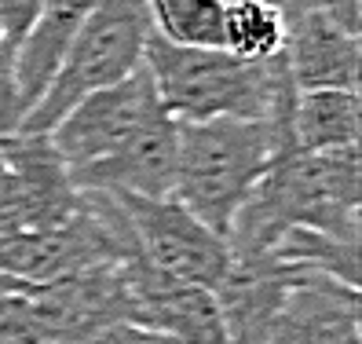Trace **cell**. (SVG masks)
Segmentation results:
<instances>
[{"mask_svg": "<svg viewBox=\"0 0 362 344\" xmlns=\"http://www.w3.org/2000/svg\"><path fill=\"white\" fill-rule=\"evenodd\" d=\"M26 114L30 106L18 92V77H15V48L0 45V139L23 132Z\"/></svg>", "mask_w": 362, "mask_h": 344, "instance_id": "cell-19", "label": "cell"}, {"mask_svg": "<svg viewBox=\"0 0 362 344\" xmlns=\"http://www.w3.org/2000/svg\"><path fill=\"white\" fill-rule=\"evenodd\" d=\"M92 344H180L165 333H154L146 326H136V322H121V326H110L106 333H99Z\"/></svg>", "mask_w": 362, "mask_h": 344, "instance_id": "cell-21", "label": "cell"}, {"mask_svg": "<svg viewBox=\"0 0 362 344\" xmlns=\"http://www.w3.org/2000/svg\"><path fill=\"white\" fill-rule=\"evenodd\" d=\"M121 209L124 224L132 231L136 253L151 268L187 278L194 286L216 293L230 275V246L216 231H209L194 212L183 209L173 195L168 198H136V195H110Z\"/></svg>", "mask_w": 362, "mask_h": 344, "instance_id": "cell-6", "label": "cell"}, {"mask_svg": "<svg viewBox=\"0 0 362 344\" xmlns=\"http://www.w3.org/2000/svg\"><path fill=\"white\" fill-rule=\"evenodd\" d=\"M151 33L154 30L143 0H95V8L88 11L81 33L74 37L66 59H62L52 88L26 114L23 132L48 136L84 96L139 74Z\"/></svg>", "mask_w": 362, "mask_h": 344, "instance_id": "cell-4", "label": "cell"}, {"mask_svg": "<svg viewBox=\"0 0 362 344\" xmlns=\"http://www.w3.org/2000/svg\"><path fill=\"white\" fill-rule=\"evenodd\" d=\"M0 344H48L33 304L11 286H0Z\"/></svg>", "mask_w": 362, "mask_h": 344, "instance_id": "cell-18", "label": "cell"}, {"mask_svg": "<svg viewBox=\"0 0 362 344\" xmlns=\"http://www.w3.org/2000/svg\"><path fill=\"white\" fill-rule=\"evenodd\" d=\"M286 70L296 92L337 88L358 92L362 74V40L358 33L340 30L318 8L296 15L286 23Z\"/></svg>", "mask_w": 362, "mask_h": 344, "instance_id": "cell-11", "label": "cell"}, {"mask_svg": "<svg viewBox=\"0 0 362 344\" xmlns=\"http://www.w3.org/2000/svg\"><path fill=\"white\" fill-rule=\"evenodd\" d=\"M18 289L37 311L48 344H92L110 326L129 322V286H124V264L84 268L66 278L45 286L26 282H0Z\"/></svg>", "mask_w": 362, "mask_h": 344, "instance_id": "cell-7", "label": "cell"}, {"mask_svg": "<svg viewBox=\"0 0 362 344\" xmlns=\"http://www.w3.org/2000/svg\"><path fill=\"white\" fill-rule=\"evenodd\" d=\"M267 344H362L358 289L326 275H300L282 297Z\"/></svg>", "mask_w": 362, "mask_h": 344, "instance_id": "cell-12", "label": "cell"}, {"mask_svg": "<svg viewBox=\"0 0 362 344\" xmlns=\"http://www.w3.org/2000/svg\"><path fill=\"white\" fill-rule=\"evenodd\" d=\"M143 67L165 114L180 125L271 121L289 114L296 99L286 55L245 62L223 48H180L151 33Z\"/></svg>", "mask_w": 362, "mask_h": 344, "instance_id": "cell-2", "label": "cell"}, {"mask_svg": "<svg viewBox=\"0 0 362 344\" xmlns=\"http://www.w3.org/2000/svg\"><path fill=\"white\" fill-rule=\"evenodd\" d=\"M129 322L165 333L180 344H223V315L212 289L151 268L143 256L124 260Z\"/></svg>", "mask_w": 362, "mask_h": 344, "instance_id": "cell-9", "label": "cell"}, {"mask_svg": "<svg viewBox=\"0 0 362 344\" xmlns=\"http://www.w3.org/2000/svg\"><path fill=\"white\" fill-rule=\"evenodd\" d=\"M176 158H180V121L168 117L165 106L158 103L110 158L84 165L70 176L81 190H99V195L168 198L176 187Z\"/></svg>", "mask_w": 362, "mask_h": 344, "instance_id": "cell-10", "label": "cell"}, {"mask_svg": "<svg viewBox=\"0 0 362 344\" xmlns=\"http://www.w3.org/2000/svg\"><path fill=\"white\" fill-rule=\"evenodd\" d=\"M296 278L300 271L274 260H234L230 275L216 289L223 315V344H267L282 297Z\"/></svg>", "mask_w": 362, "mask_h": 344, "instance_id": "cell-13", "label": "cell"}, {"mask_svg": "<svg viewBox=\"0 0 362 344\" xmlns=\"http://www.w3.org/2000/svg\"><path fill=\"white\" fill-rule=\"evenodd\" d=\"M293 147L289 114L271 121H202L180 125V158L173 198L216 231L230 234V224L249 195L271 172L274 158Z\"/></svg>", "mask_w": 362, "mask_h": 344, "instance_id": "cell-3", "label": "cell"}, {"mask_svg": "<svg viewBox=\"0 0 362 344\" xmlns=\"http://www.w3.org/2000/svg\"><path fill=\"white\" fill-rule=\"evenodd\" d=\"M154 106H158V92L151 84V74L143 67L129 81L84 96L48 132V139L59 150V158L66 161V168L77 172L92 161L110 158Z\"/></svg>", "mask_w": 362, "mask_h": 344, "instance_id": "cell-8", "label": "cell"}, {"mask_svg": "<svg viewBox=\"0 0 362 344\" xmlns=\"http://www.w3.org/2000/svg\"><path fill=\"white\" fill-rule=\"evenodd\" d=\"M154 37L180 48H223L227 0H143Z\"/></svg>", "mask_w": 362, "mask_h": 344, "instance_id": "cell-17", "label": "cell"}, {"mask_svg": "<svg viewBox=\"0 0 362 344\" xmlns=\"http://www.w3.org/2000/svg\"><path fill=\"white\" fill-rule=\"evenodd\" d=\"M92 8H95V0H45V4H40V15L26 30L23 45L15 48L18 92H23L30 110L52 88L62 59H66L74 37L81 33V26H84V18H88Z\"/></svg>", "mask_w": 362, "mask_h": 344, "instance_id": "cell-14", "label": "cell"}, {"mask_svg": "<svg viewBox=\"0 0 362 344\" xmlns=\"http://www.w3.org/2000/svg\"><path fill=\"white\" fill-rule=\"evenodd\" d=\"M223 52L245 62H267L286 52V15L264 0H227Z\"/></svg>", "mask_w": 362, "mask_h": 344, "instance_id": "cell-16", "label": "cell"}, {"mask_svg": "<svg viewBox=\"0 0 362 344\" xmlns=\"http://www.w3.org/2000/svg\"><path fill=\"white\" fill-rule=\"evenodd\" d=\"M289 132H293V147L304 150V154L358 147V132H362L358 92H337V88L296 92L289 110Z\"/></svg>", "mask_w": 362, "mask_h": 344, "instance_id": "cell-15", "label": "cell"}, {"mask_svg": "<svg viewBox=\"0 0 362 344\" xmlns=\"http://www.w3.org/2000/svg\"><path fill=\"white\" fill-rule=\"evenodd\" d=\"M45 0H0V45L18 48Z\"/></svg>", "mask_w": 362, "mask_h": 344, "instance_id": "cell-20", "label": "cell"}, {"mask_svg": "<svg viewBox=\"0 0 362 344\" xmlns=\"http://www.w3.org/2000/svg\"><path fill=\"white\" fill-rule=\"evenodd\" d=\"M264 4H271V8H279V11L286 15V23H289V18H296V15H304V11H311L315 4H322V0H264Z\"/></svg>", "mask_w": 362, "mask_h": 344, "instance_id": "cell-22", "label": "cell"}, {"mask_svg": "<svg viewBox=\"0 0 362 344\" xmlns=\"http://www.w3.org/2000/svg\"><path fill=\"white\" fill-rule=\"evenodd\" d=\"M81 209L66 224L0 234V282L45 286L84 268L124 264L136 256L132 231L117 202L99 190H81Z\"/></svg>", "mask_w": 362, "mask_h": 344, "instance_id": "cell-5", "label": "cell"}, {"mask_svg": "<svg viewBox=\"0 0 362 344\" xmlns=\"http://www.w3.org/2000/svg\"><path fill=\"white\" fill-rule=\"evenodd\" d=\"M362 161L358 147L348 150H282L260 187L249 195L230 224L227 246L234 260H267L279 234L289 227L326 231L358 242Z\"/></svg>", "mask_w": 362, "mask_h": 344, "instance_id": "cell-1", "label": "cell"}]
</instances>
